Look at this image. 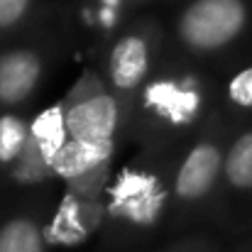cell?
I'll use <instances>...</instances> for the list:
<instances>
[{
    "label": "cell",
    "instance_id": "5",
    "mask_svg": "<svg viewBox=\"0 0 252 252\" xmlns=\"http://www.w3.org/2000/svg\"><path fill=\"white\" fill-rule=\"evenodd\" d=\"M42 74V62L37 54L17 49L0 57V103L15 105L25 100Z\"/></svg>",
    "mask_w": 252,
    "mask_h": 252
},
{
    "label": "cell",
    "instance_id": "9",
    "mask_svg": "<svg viewBox=\"0 0 252 252\" xmlns=\"http://www.w3.org/2000/svg\"><path fill=\"white\" fill-rule=\"evenodd\" d=\"M223 174L238 191H252V130L243 132L228 150Z\"/></svg>",
    "mask_w": 252,
    "mask_h": 252
},
{
    "label": "cell",
    "instance_id": "10",
    "mask_svg": "<svg viewBox=\"0 0 252 252\" xmlns=\"http://www.w3.org/2000/svg\"><path fill=\"white\" fill-rule=\"evenodd\" d=\"M27 145H30V127L15 115H2L0 118V164L22 159L27 152Z\"/></svg>",
    "mask_w": 252,
    "mask_h": 252
},
{
    "label": "cell",
    "instance_id": "4",
    "mask_svg": "<svg viewBox=\"0 0 252 252\" xmlns=\"http://www.w3.org/2000/svg\"><path fill=\"white\" fill-rule=\"evenodd\" d=\"M69 130H66V120H64V108H47L44 113L37 115V120L30 127V145L27 152L22 157V162L27 164H37V169L52 171V164L57 159V155L62 152V147L69 142Z\"/></svg>",
    "mask_w": 252,
    "mask_h": 252
},
{
    "label": "cell",
    "instance_id": "8",
    "mask_svg": "<svg viewBox=\"0 0 252 252\" xmlns=\"http://www.w3.org/2000/svg\"><path fill=\"white\" fill-rule=\"evenodd\" d=\"M0 252H47L39 223L30 216H12L0 225Z\"/></svg>",
    "mask_w": 252,
    "mask_h": 252
},
{
    "label": "cell",
    "instance_id": "13",
    "mask_svg": "<svg viewBox=\"0 0 252 252\" xmlns=\"http://www.w3.org/2000/svg\"><path fill=\"white\" fill-rule=\"evenodd\" d=\"M30 0H0V30L17 25L27 12Z\"/></svg>",
    "mask_w": 252,
    "mask_h": 252
},
{
    "label": "cell",
    "instance_id": "7",
    "mask_svg": "<svg viewBox=\"0 0 252 252\" xmlns=\"http://www.w3.org/2000/svg\"><path fill=\"white\" fill-rule=\"evenodd\" d=\"M147 66H150L147 42L137 34L123 37L110 52L108 71H110L113 84L123 91H130L142 84L147 76Z\"/></svg>",
    "mask_w": 252,
    "mask_h": 252
},
{
    "label": "cell",
    "instance_id": "14",
    "mask_svg": "<svg viewBox=\"0 0 252 252\" xmlns=\"http://www.w3.org/2000/svg\"><path fill=\"white\" fill-rule=\"evenodd\" d=\"M167 252H211L206 248H176V250H167Z\"/></svg>",
    "mask_w": 252,
    "mask_h": 252
},
{
    "label": "cell",
    "instance_id": "12",
    "mask_svg": "<svg viewBox=\"0 0 252 252\" xmlns=\"http://www.w3.org/2000/svg\"><path fill=\"white\" fill-rule=\"evenodd\" d=\"M228 95L235 105L252 108V66L243 69L240 74L233 76V81L228 86Z\"/></svg>",
    "mask_w": 252,
    "mask_h": 252
},
{
    "label": "cell",
    "instance_id": "11",
    "mask_svg": "<svg viewBox=\"0 0 252 252\" xmlns=\"http://www.w3.org/2000/svg\"><path fill=\"white\" fill-rule=\"evenodd\" d=\"M150 103H155L162 113L176 118V123H179L186 118V113H191L196 108V95H191V93L184 95L181 91H174L169 86H157L150 91Z\"/></svg>",
    "mask_w": 252,
    "mask_h": 252
},
{
    "label": "cell",
    "instance_id": "3",
    "mask_svg": "<svg viewBox=\"0 0 252 252\" xmlns=\"http://www.w3.org/2000/svg\"><path fill=\"white\" fill-rule=\"evenodd\" d=\"M223 164H225V157L218 145H213V142L196 145L176 171V184H174L176 198L198 201V198L208 196V191L216 186V181L223 171Z\"/></svg>",
    "mask_w": 252,
    "mask_h": 252
},
{
    "label": "cell",
    "instance_id": "2",
    "mask_svg": "<svg viewBox=\"0 0 252 252\" xmlns=\"http://www.w3.org/2000/svg\"><path fill=\"white\" fill-rule=\"evenodd\" d=\"M64 120L71 140L113 142L120 120V108L113 95L93 91L84 93L81 98H71V103L64 108Z\"/></svg>",
    "mask_w": 252,
    "mask_h": 252
},
{
    "label": "cell",
    "instance_id": "6",
    "mask_svg": "<svg viewBox=\"0 0 252 252\" xmlns=\"http://www.w3.org/2000/svg\"><path fill=\"white\" fill-rule=\"evenodd\" d=\"M113 155V142H81L69 140L62 152L57 155L52 171L66 181H81L86 176L95 174L105 167V162Z\"/></svg>",
    "mask_w": 252,
    "mask_h": 252
},
{
    "label": "cell",
    "instance_id": "1",
    "mask_svg": "<svg viewBox=\"0 0 252 252\" xmlns=\"http://www.w3.org/2000/svg\"><path fill=\"white\" fill-rule=\"evenodd\" d=\"M248 25L245 0H193L179 17V37L196 52L230 44Z\"/></svg>",
    "mask_w": 252,
    "mask_h": 252
}]
</instances>
